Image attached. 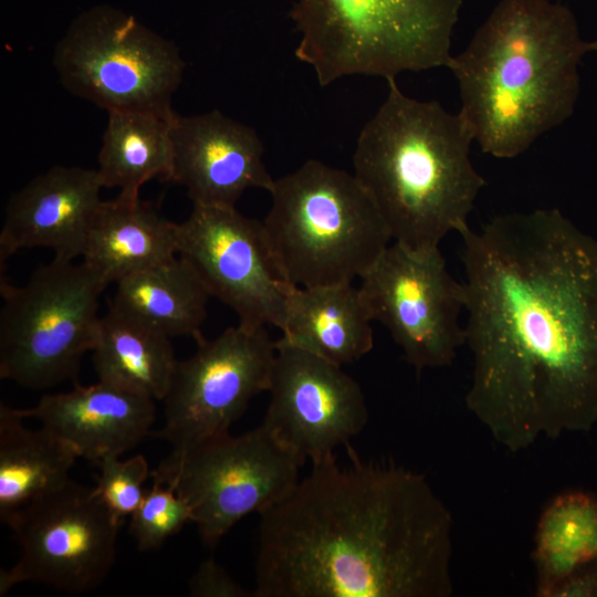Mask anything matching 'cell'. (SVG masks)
Returning a JSON list of instances; mask_svg holds the SVG:
<instances>
[{
	"mask_svg": "<svg viewBox=\"0 0 597 597\" xmlns=\"http://www.w3.org/2000/svg\"><path fill=\"white\" fill-rule=\"evenodd\" d=\"M470 412L511 452L597 423V239L558 209L460 232Z\"/></svg>",
	"mask_w": 597,
	"mask_h": 597,
	"instance_id": "6da1fadb",
	"label": "cell"
},
{
	"mask_svg": "<svg viewBox=\"0 0 597 597\" xmlns=\"http://www.w3.org/2000/svg\"><path fill=\"white\" fill-rule=\"evenodd\" d=\"M452 535L425 475L332 455L260 514L253 597H450Z\"/></svg>",
	"mask_w": 597,
	"mask_h": 597,
	"instance_id": "7a4b0ae2",
	"label": "cell"
},
{
	"mask_svg": "<svg viewBox=\"0 0 597 597\" xmlns=\"http://www.w3.org/2000/svg\"><path fill=\"white\" fill-rule=\"evenodd\" d=\"M588 52L574 13L548 0H501L452 55L462 115L483 153L521 155L574 113Z\"/></svg>",
	"mask_w": 597,
	"mask_h": 597,
	"instance_id": "3957f363",
	"label": "cell"
},
{
	"mask_svg": "<svg viewBox=\"0 0 597 597\" xmlns=\"http://www.w3.org/2000/svg\"><path fill=\"white\" fill-rule=\"evenodd\" d=\"M387 82L385 101L358 135L354 175L391 239L426 253L469 227L485 180L470 159L474 138L462 115L407 96L395 78Z\"/></svg>",
	"mask_w": 597,
	"mask_h": 597,
	"instance_id": "277c9868",
	"label": "cell"
},
{
	"mask_svg": "<svg viewBox=\"0 0 597 597\" xmlns=\"http://www.w3.org/2000/svg\"><path fill=\"white\" fill-rule=\"evenodd\" d=\"M269 192L262 226L292 286L352 283L389 247V230L354 174L311 159L274 179Z\"/></svg>",
	"mask_w": 597,
	"mask_h": 597,
	"instance_id": "5b68a950",
	"label": "cell"
},
{
	"mask_svg": "<svg viewBox=\"0 0 597 597\" xmlns=\"http://www.w3.org/2000/svg\"><path fill=\"white\" fill-rule=\"evenodd\" d=\"M462 0H297L295 56L321 86L348 75L396 78L448 66Z\"/></svg>",
	"mask_w": 597,
	"mask_h": 597,
	"instance_id": "8992f818",
	"label": "cell"
},
{
	"mask_svg": "<svg viewBox=\"0 0 597 597\" xmlns=\"http://www.w3.org/2000/svg\"><path fill=\"white\" fill-rule=\"evenodd\" d=\"M108 285L83 261L53 258L20 286L1 279L0 377L44 389L77 376Z\"/></svg>",
	"mask_w": 597,
	"mask_h": 597,
	"instance_id": "52a82bcc",
	"label": "cell"
},
{
	"mask_svg": "<svg viewBox=\"0 0 597 597\" xmlns=\"http://www.w3.org/2000/svg\"><path fill=\"white\" fill-rule=\"evenodd\" d=\"M53 65L69 92L107 113L177 114L172 95L185 70L179 49L116 9L82 13L57 42Z\"/></svg>",
	"mask_w": 597,
	"mask_h": 597,
	"instance_id": "ba28073f",
	"label": "cell"
},
{
	"mask_svg": "<svg viewBox=\"0 0 597 597\" xmlns=\"http://www.w3.org/2000/svg\"><path fill=\"white\" fill-rule=\"evenodd\" d=\"M303 464L261 423L171 451L150 478L187 502L202 542L214 546L242 517L285 499L301 480Z\"/></svg>",
	"mask_w": 597,
	"mask_h": 597,
	"instance_id": "9c48e42d",
	"label": "cell"
},
{
	"mask_svg": "<svg viewBox=\"0 0 597 597\" xmlns=\"http://www.w3.org/2000/svg\"><path fill=\"white\" fill-rule=\"evenodd\" d=\"M121 521L94 488L70 480L22 509L7 522L21 555L0 573V596L32 582L78 594L100 585L116 554Z\"/></svg>",
	"mask_w": 597,
	"mask_h": 597,
	"instance_id": "30bf717a",
	"label": "cell"
},
{
	"mask_svg": "<svg viewBox=\"0 0 597 597\" xmlns=\"http://www.w3.org/2000/svg\"><path fill=\"white\" fill-rule=\"evenodd\" d=\"M178 360L165 404V422L155 432L184 451L229 432L250 400L268 391L276 353L265 327L238 324Z\"/></svg>",
	"mask_w": 597,
	"mask_h": 597,
	"instance_id": "8fae6325",
	"label": "cell"
},
{
	"mask_svg": "<svg viewBox=\"0 0 597 597\" xmlns=\"http://www.w3.org/2000/svg\"><path fill=\"white\" fill-rule=\"evenodd\" d=\"M360 280L373 321L388 328L417 371L452 364L465 344L459 322L465 293L439 249L420 253L395 242Z\"/></svg>",
	"mask_w": 597,
	"mask_h": 597,
	"instance_id": "7c38bea8",
	"label": "cell"
},
{
	"mask_svg": "<svg viewBox=\"0 0 597 597\" xmlns=\"http://www.w3.org/2000/svg\"><path fill=\"white\" fill-rule=\"evenodd\" d=\"M178 255L240 325L282 328L292 285L275 263L262 222L235 207L193 206L178 223Z\"/></svg>",
	"mask_w": 597,
	"mask_h": 597,
	"instance_id": "4fadbf2b",
	"label": "cell"
},
{
	"mask_svg": "<svg viewBox=\"0 0 597 597\" xmlns=\"http://www.w3.org/2000/svg\"><path fill=\"white\" fill-rule=\"evenodd\" d=\"M263 425L304 462L349 447L368 421L358 383L342 366L276 341Z\"/></svg>",
	"mask_w": 597,
	"mask_h": 597,
	"instance_id": "5bb4252c",
	"label": "cell"
},
{
	"mask_svg": "<svg viewBox=\"0 0 597 597\" xmlns=\"http://www.w3.org/2000/svg\"><path fill=\"white\" fill-rule=\"evenodd\" d=\"M170 181L184 186L193 206L235 207L250 188L270 191L274 179L255 130L220 111L181 116L171 125Z\"/></svg>",
	"mask_w": 597,
	"mask_h": 597,
	"instance_id": "9a60e30c",
	"label": "cell"
},
{
	"mask_svg": "<svg viewBox=\"0 0 597 597\" xmlns=\"http://www.w3.org/2000/svg\"><path fill=\"white\" fill-rule=\"evenodd\" d=\"M96 169L54 166L14 192L0 232V262L24 248H49L54 258L82 256L90 224L103 201Z\"/></svg>",
	"mask_w": 597,
	"mask_h": 597,
	"instance_id": "2e32d148",
	"label": "cell"
},
{
	"mask_svg": "<svg viewBox=\"0 0 597 597\" xmlns=\"http://www.w3.org/2000/svg\"><path fill=\"white\" fill-rule=\"evenodd\" d=\"M20 411L69 443L78 458L94 463L138 444L156 417L154 399L100 380L44 395L33 408Z\"/></svg>",
	"mask_w": 597,
	"mask_h": 597,
	"instance_id": "e0dca14e",
	"label": "cell"
},
{
	"mask_svg": "<svg viewBox=\"0 0 597 597\" xmlns=\"http://www.w3.org/2000/svg\"><path fill=\"white\" fill-rule=\"evenodd\" d=\"M178 256V223L139 196L103 200L90 224L82 261L109 285Z\"/></svg>",
	"mask_w": 597,
	"mask_h": 597,
	"instance_id": "ac0fdd59",
	"label": "cell"
},
{
	"mask_svg": "<svg viewBox=\"0 0 597 597\" xmlns=\"http://www.w3.org/2000/svg\"><path fill=\"white\" fill-rule=\"evenodd\" d=\"M371 322L359 287L352 283L292 286L279 342L344 366L371 350Z\"/></svg>",
	"mask_w": 597,
	"mask_h": 597,
	"instance_id": "d6986e66",
	"label": "cell"
},
{
	"mask_svg": "<svg viewBox=\"0 0 597 597\" xmlns=\"http://www.w3.org/2000/svg\"><path fill=\"white\" fill-rule=\"evenodd\" d=\"M115 285L108 307L169 338L203 339L211 295L184 258L129 274Z\"/></svg>",
	"mask_w": 597,
	"mask_h": 597,
	"instance_id": "ffe728a7",
	"label": "cell"
},
{
	"mask_svg": "<svg viewBox=\"0 0 597 597\" xmlns=\"http://www.w3.org/2000/svg\"><path fill=\"white\" fill-rule=\"evenodd\" d=\"M20 409L0 405V521L71 479L75 450L44 427L23 425Z\"/></svg>",
	"mask_w": 597,
	"mask_h": 597,
	"instance_id": "44dd1931",
	"label": "cell"
},
{
	"mask_svg": "<svg viewBox=\"0 0 597 597\" xmlns=\"http://www.w3.org/2000/svg\"><path fill=\"white\" fill-rule=\"evenodd\" d=\"M100 381L164 400L178 359L170 338L108 307L92 349Z\"/></svg>",
	"mask_w": 597,
	"mask_h": 597,
	"instance_id": "7402d4cb",
	"label": "cell"
},
{
	"mask_svg": "<svg viewBox=\"0 0 597 597\" xmlns=\"http://www.w3.org/2000/svg\"><path fill=\"white\" fill-rule=\"evenodd\" d=\"M174 118L145 112H109L96 168L103 188L139 196L140 187L151 179L170 181Z\"/></svg>",
	"mask_w": 597,
	"mask_h": 597,
	"instance_id": "603a6c76",
	"label": "cell"
},
{
	"mask_svg": "<svg viewBox=\"0 0 597 597\" xmlns=\"http://www.w3.org/2000/svg\"><path fill=\"white\" fill-rule=\"evenodd\" d=\"M597 559V495L568 491L543 510L536 526L533 562L535 595L551 589L579 566Z\"/></svg>",
	"mask_w": 597,
	"mask_h": 597,
	"instance_id": "cb8c5ba5",
	"label": "cell"
},
{
	"mask_svg": "<svg viewBox=\"0 0 597 597\" xmlns=\"http://www.w3.org/2000/svg\"><path fill=\"white\" fill-rule=\"evenodd\" d=\"M188 522H192V514L187 502L171 488L153 481L130 515L129 533L138 549L148 552L159 548Z\"/></svg>",
	"mask_w": 597,
	"mask_h": 597,
	"instance_id": "d4e9b609",
	"label": "cell"
},
{
	"mask_svg": "<svg viewBox=\"0 0 597 597\" xmlns=\"http://www.w3.org/2000/svg\"><path fill=\"white\" fill-rule=\"evenodd\" d=\"M100 473L96 475L94 491L121 522L130 516L140 505L146 492L144 482L150 478L147 460L134 455L127 460L108 455L96 462Z\"/></svg>",
	"mask_w": 597,
	"mask_h": 597,
	"instance_id": "484cf974",
	"label": "cell"
},
{
	"mask_svg": "<svg viewBox=\"0 0 597 597\" xmlns=\"http://www.w3.org/2000/svg\"><path fill=\"white\" fill-rule=\"evenodd\" d=\"M189 595L193 597H253L239 585L213 558L203 561L189 582Z\"/></svg>",
	"mask_w": 597,
	"mask_h": 597,
	"instance_id": "4316f807",
	"label": "cell"
},
{
	"mask_svg": "<svg viewBox=\"0 0 597 597\" xmlns=\"http://www.w3.org/2000/svg\"><path fill=\"white\" fill-rule=\"evenodd\" d=\"M547 597H597V559L567 575L551 589Z\"/></svg>",
	"mask_w": 597,
	"mask_h": 597,
	"instance_id": "83f0119b",
	"label": "cell"
},
{
	"mask_svg": "<svg viewBox=\"0 0 597 597\" xmlns=\"http://www.w3.org/2000/svg\"><path fill=\"white\" fill-rule=\"evenodd\" d=\"M591 52H597V38L594 41H590Z\"/></svg>",
	"mask_w": 597,
	"mask_h": 597,
	"instance_id": "f1b7e54d",
	"label": "cell"
}]
</instances>
